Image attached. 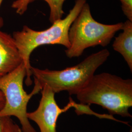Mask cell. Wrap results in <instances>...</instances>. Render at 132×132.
I'll return each mask as SVG.
<instances>
[{"mask_svg":"<svg viewBox=\"0 0 132 132\" xmlns=\"http://www.w3.org/2000/svg\"><path fill=\"white\" fill-rule=\"evenodd\" d=\"M5 103V97L3 92L0 90V110L4 107Z\"/></svg>","mask_w":132,"mask_h":132,"instance_id":"cell-12","label":"cell"},{"mask_svg":"<svg viewBox=\"0 0 132 132\" xmlns=\"http://www.w3.org/2000/svg\"><path fill=\"white\" fill-rule=\"evenodd\" d=\"M110 55L108 50L104 49L92 54L76 66L62 70H41L31 67V72L42 89L43 85H47L55 94L67 91L70 95H76L89 83L95 71Z\"/></svg>","mask_w":132,"mask_h":132,"instance_id":"cell-3","label":"cell"},{"mask_svg":"<svg viewBox=\"0 0 132 132\" xmlns=\"http://www.w3.org/2000/svg\"><path fill=\"white\" fill-rule=\"evenodd\" d=\"M123 23L106 24L98 22L93 17L90 5L86 2L69 29L70 47L65 50L67 56L78 57L87 48L108 46L116 33L121 29Z\"/></svg>","mask_w":132,"mask_h":132,"instance_id":"cell-4","label":"cell"},{"mask_svg":"<svg viewBox=\"0 0 132 132\" xmlns=\"http://www.w3.org/2000/svg\"><path fill=\"white\" fill-rule=\"evenodd\" d=\"M86 2L87 0H76L73 8L64 19L55 21L50 28L45 30L37 31L24 26L22 30L13 33L12 37L26 69L27 86L32 83L30 63L31 53L36 48L43 45H61L67 48L69 47V29Z\"/></svg>","mask_w":132,"mask_h":132,"instance_id":"cell-2","label":"cell"},{"mask_svg":"<svg viewBox=\"0 0 132 132\" xmlns=\"http://www.w3.org/2000/svg\"><path fill=\"white\" fill-rule=\"evenodd\" d=\"M76 95L81 104H96L111 115L132 118L129 112L132 106L131 79H123L108 72L94 75Z\"/></svg>","mask_w":132,"mask_h":132,"instance_id":"cell-1","label":"cell"},{"mask_svg":"<svg viewBox=\"0 0 132 132\" xmlns=\"http://www.w3.org/2000/svg\"><path fill=\"white\" fill-rule=\"evenodd\" d=\"M3 1V0H0V7H1V5ZM3 25H4V20L3 18L0 16V29L2 28Z\"/></svg>","mask_w":132,"mask_h":132,"instance_id":"cell-14","label":"cell"},{"mask_svg":"<svg viewBox=\"0 0 132 132\" xmlns=\"http://www.w3.org/2000/svg\"><path fill=\"white\" fill-rule=\"evenodd\" d=\"M121 9L128 20L132 22V0H119Z\"/></svg>","mask_w":132,"mask_h":132,"instance_id":"cell-11","label":"cell"},{"mask_svg":"<svg viewBox=\"0 0 132 132\" xmlns=\"http://www.w3.org/2000/svg\"><path fill=\"white\" fill-rule=\"evenodd\" d=\"M42 97L37 109L27 113L29 120L36 123L40 132H56L57 119L62 113L71 107L75 108L76 103L70 97V102L64 108H60L55 99V93L47 85L43 86Z\"/></svg>","mask_w":132,"mask_h":132,"instance_id":"cell-6","label":"cell"},{"mask_svg":"<svg viewBox=\"0 0 132 132\" xmlns=\"http://www.w3.org/2000/svg\"><path fill=\"white\" fill-rule=\"evenodd\" d=\"M22 129L10 117H0V132H22Z\"/></svg>","mask_w":132,"mask_h":132,"instance_id":"cell-10","label":"cell"},{"mask_svg":"<svg viewBox=\"0 0 132 132\" xmlns=\"http://www.w3.org/2000/svg\"><path fill=\"white\" fill-rule=\"evenodd\" d=\"M36 0H26L24 3L15 7L16 12L22 15L28 9V5ZM47 3L50 9V15L49 20L51 23H53L58 20L62 19L64 14L63 10V4L65 0H43Z\"/></svg>","mask_w":132,"mask_h":132,"instance_id":"cell-9","label":"cell"},{"mask_svg":"<svg viewBox=\"0 0 132 132\" xmlns=\"http://www.w3.org/2000/svg\"><path fill=\"white\" fill-rule=\"evenodd\" d=\"M123 31L115 38L113 50L119 52L132 71V22L127 20L123 23Z\"/></svg>","mask_w":132,"mask_h":132,"instance_id":"cell-8","label":"cell"},{"mask_svg":"<svg viewBox=\"0 0 132 132\" xmlns=\"http://www.w3.org/2000/svg\"></svg>","mask_w":132,"mask_h":132,"instance_id":"cell-15","label":"cell"},{"mask_svg":"<svg viewBox=\"0 0 132 132\" xmlns=\"http://www.w3.org/2000/svg\"><path fill=\"white\" fill-rule=\"evenodd\" d=\"M27 75L23 62L15 70L0 78V90L5 97L4 107L0 110V117L13 116L19 119L23 132H37L27 117L28 104L33 95L38 94L42 88L34 80L32 91L28 94L23 87Z\"/></svg>","mask_w":132,"mask_h":132,"instance_id":"cell-5","label":"cell"},{"mask_svg":"<svg viewBox=\"0 0 132 132\" xmlns=\"http://www.w3.org/2000/svg\"><path fill=\"white\" fill-rule=\"evenodd\" d=\"M25 1L26 0H16V1H14L11 5L12 7H13V8L14 9V7H16L15 6H17L18 5H21V4L24 3Z\"/></svg>","mask_w":132,"mask_h":132,"instance_id":"cell-13","label":"cell"},{"mask_svg":"<svg viewBox=\"0 0 132 132\" xmlns=\"http://www.w3.org/2000/svg\"><path fill=\"white\" fill-rule=\"evenodd\" d=\"M22 63L13 37L0 30V78L15 70Z\"/></svg>","mask_w":132,"mask_h":132,"instance_id":"cell-7","label":"cell"}]
</instances>
